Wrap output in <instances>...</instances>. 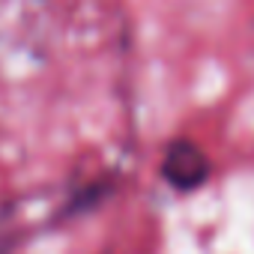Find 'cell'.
<instances>
[{"label":"cell","instance_id":"cell-1","mask_svg":"<svg viewBox=\"0 0 254 254\" xmlns=\"http://www.w3.org/2000/svg\"><path fill=\"white\" fill-rule=\"evenodd\" d=\"M162 177L174 189L191 191V189H197L209 180V159L194 141H174L165 153Z\"/></svg>","mask_w":254,"mask_h":254}]
</instances>
